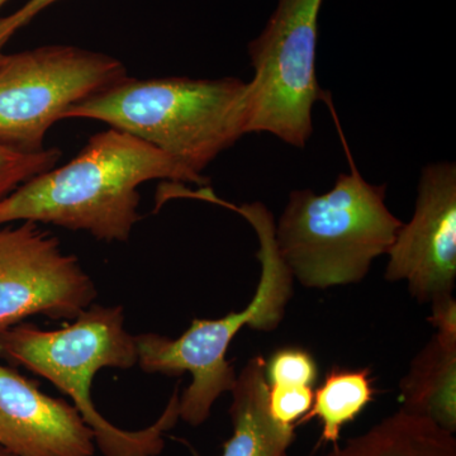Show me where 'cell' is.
<instances>
[{
	"instance_id": "obj_10",
	"label": "cell",
	"mask_w": 456,
	"mask_h": 456,
	"mask_svg": "<svg viewBox=\"0 0 456 456\" xmlns=\"http://www.w3.org/2000/svg\"><path fill=\"white\" fill-rule=\"evenodd\" d=\"M0 446L17 456H93L94 432L79 411L0 364Z\"/></svg>"
},
{
	"instance_id": "obj_20",
	"label": "cell",
	"mask_w": 456,
	"mask_h": 456,
	"mask_svg": "<svg viewBox=\"0 0 456 456\" xmlns=\"http://www.w3.org/2000/svg\"><path fill=\"white\" fill-rule=\"evenodd\" d=\"M0 456H17L14 455L13 452H9V450L3 448L0 446Z\"/></svg>"
},
{
	"instance_id": "obj_15",
	"label": "cell",
	"mask_w": 456,
	"mask_h": 456,
	"mask_svg": "<svg viewBox=\"0 0 456 456\" xmlns=\"http://www.w3.org/2000/svg\"><path fill=\"white\" fill-rule=\"evenodd\" d=\"M60 159L59 149L22 152L0 143V202L33 176L55 167Z\"/></svg>"
},
{
	"instance_id": "obj_3",
	"label": "cell",
	"mask_w": 456,
	"mask_h": 456,
	"mask_svg": "<svg viewBox=\"0 0 456 456\" xmlns=\"http://www.w3.org/2000/svg\"><path fill=\"white\" fill-rule=\"evenodd\" d=\"M139 137L193 173L248 134L250 86L224 79H131L103 90L66 112Z\"/></svg>"
},
{
	"instance_id": "obj_11",
	"label": "cell",
	"mask_w": 456,
	"mask_h": 456,
	"mask_svg": "<svg viewBox=\"0 0 456 456\" xmlns=\"http://www.w3.org/2000/svg\"><path fill=\"white\" fill-rule=\"evenodd\" d=\"M265 362L263 356H254L237 374L228 411L232 436L224 444L221 456H290L288 450L297 428L279 424L270 415Z\"/></svg>"
},
{
	"instance_id": "obj_1",
	"label": "cell",
	"mask_w": 456,
	"mask_h": 456,
	"mask_svg": "<svg viewBox=\"0 0 456 456\" xmlns=\"http://www.w3.org/2000/svg\"><path fill=\"white\" fill-rule=\"evenodd\" d=\"M194 183L193 173L151 143L110 127L73 160L33 176L0 202V224L29 221L126 242L139 224V187L150 180Z\"/></svg>"
},
{
	"instance_id": "obj_19",
	"label": "cell",
	"mask_w": 456,
	"mask_h": 456,
	"mask_svg": "<svg viewBox=\"0 0 456 456\" xmlns=\"http://www.w3.org/2000/svg\"><path fill=\"white\" fill-rule=\"evenodd\" d=\"M431 316L428 322L444 335L456 336V302L452 296L431 302Z\"/></svg>"
},
{
	"instance_id": "obj_21",
	"label": "cell",
	"mask_w": 456,
	"mask_h": 456,
	"mask_svg": "<svg viewBox=\"0 0 456 456\" xmlns=\"http://www.w3.org/2000/svg\"><path fill=\"white\" fill-rule=\"evenodd\" d=\"M9 0H0V9L4 7V5L7 4Z\"/></svg>"
},
{
	"instance_id": "obj_7",
	"label": "cell",
	"mask_w": 456,
	"mask_h": 456,
	"mask_svg": "<svg viewBox=\"0 0 456 456\" xmlns=\"http://www.w3.org/2000/svg\"><path fill=\"white\" fill-rule=\"evenodd\" d=\"M323 0H278L263 31L248 44V134L268 132L303 149L314 132L312 108L323 92L317 82L318 18Z\"/></svg>"
},
{
	"instance_id": "obj_14",
	"label": "cell",
	"mask_w": 456,
	"mask_h": 456,
	"mask_svg": "<svg viewBox=\"0 0 456 456\" xmlns=\"http://www.w3.org/2000/svg\"><path fill=\"white\" fill-rule=\"evenodd\" d=\"M375 389L370 369L334 368L314 393V403L297 428L317 419L322 425L320 444L338 445L344 426L353 422L373 402Z\"/></svg>"
},
{
	"instance_id": "obj_5",
	"label": "cell",
	"mask_w": 456,
	"mask_h": 456,
	"mask_svg": "<svg viewBox=\"0 0 456 456\" xmlns=\"http://www.w3.org/2000/svg\"><path fill=\"white\" fill-rule=\"evenodd\" d=\"M340 134L350 173L340 174L334 188L320 196L311 189L293 191L275 224L281 259L310 289L362 281L403 224L387 207L386 184L362 178Z\"/></svg>"
},
{
	"instance_id": "obj_12",
	"label": "cell",
	"mask_w": 456,
	"mask_h": 456,
	"mask_svg": "<svg viewBox=\"0 0 456 456\" xmlns=\"http://www.w3.org/2000/svg\"><path fill=\"white\" fill-rule=\"evenodd\" d=\"M401 408L456 431V336L436 334L399 382Z\"/></svg>"
},
{
	"instance_id": "obj_4",
	"label": "cell",
	"mask_w": 456,
	"mask_h": 456,
	"mask_svg": "<svg viewBox=\"0 0 456 456\" xmlns=\"http://www.w3.org/2000/svg\"><path fill=\"white\" fill-rule=\"evenodd\" d=\"M203 200L239 213L251 224L259 240L256 256L261 274L253 299L242 311L230 312L217 320L196 318L187 331L176 338L155 332L136 336L137 365L141 370L167 377L191 375V386L179 398V419L191 428H200L209 419L213 404L236 382L235 368L227 360L231 342L245 326L257 331L277 329L292 298L294 281L279 254L274 216L265 204L235 206L222 200L212 191L203 194Z\"/></svg>"
},
{
	"instance_id": "obj_8",
	"label": "cell",
	"mask_w": 456,
	"mask_h": 456,
	"mask_svg": "<svg viewBox=\"0 0 456 456\" xmlns=\"http://www.w3.org/2000/svg\"><path fill=\"white\" fill-rule=\"evenodd\" d=\"M97 297L77 256L38 224L0 230V332L35 316L73 321Z\"/></svg>"
},
{
	"instance_id": "obj_13",
	"label": "cell",
	"mask_w": 456,
	"mask_h": 456,
	"mask_svg": "<svg viewBox=\"0 0 456 456\" xmlns=\"http://www.w3.org/2000/svg\"><path fill=\"white\" fill-rule=\"evenodd\" d=\"M323 456H456L455 434L399 408Z\"/></svg>"
},
{
	"instance_id": "obj_6",
	"label": "cell",
	"mask_w": 456,
	"mask_h": 456,
	"mask_svg": "<svg viewBox=\"0 0 456 456\" xmlns=\"http://www.w3.org/2000/svg\"><path fill=\"white\" fill-rule=\"evenodd\" d=\"M127 77L116 57L51 45L0 53V143L22 152L45 150V137L70 108Z\"/></svg>"
},
{
	"instance_id": "obj_2",
	"label": "cell",
	"mask_w": 456,
	"mask_h": 456,
	"mask_svg": "<svg viewBox=\"0 0 456 456\" xmlns=\"http://www.w3.org/2000/svg\"><path fill=\"white\" fill-rule=\"evenodd\" d=\"M0 359L40 375L70 397L103 456H159L165 434L180 419L179 387L163 415L142 430L117 428L95 407L90 391L98 371L137 365L136 336L126 329L122 305H92L59 330L20 323L0 332Z\"/></svg>"
},
{
	"instance_id": "obj_18",
	"label": "cell",
	"mask_w": 456,
	"mask_h": 456,
	"mask_svg": "<svg viewBox=\"0 0 456 456\" xmlns=\"http://www.w3.org/2000/svg\"><path fill=\"white\" fill-rule=\"evenodd\" d=\"M57 2L60 0H28L14 13L0 18V53L20 29L31 23L38 14Z\"/></svg>"
},
{
	"instance_id": "obj_17",
	"label": "cell",
	"mask_w": 456,
	"mask_h": 456,
	"mask_svg": "<svg viewBox=\"0 0 456 456\" xmlns=\"http://www.w3.org/2000/svg\"><path fill=\"white\" fill-rule=\"evenodd\" d=\"M311 387L269 386V412L279 424L296 426L314 403Z\"/></svg>"
},
{
	"instance_id": "obj_9",
	"label": "cell",
	"mask_w": 456,
	"mask_h": 456,
	"mask_svg": "<svg viewBox=\"0 0 456 456\" xmlns=\"http://www.w3.org/2000/svg\"><path fill=\"white\" fill-rule=\"evenodd\" d=\"M388 281H407L421 305L452 296L456 283V165L422 170L412 220L402 224L388 253Z\"/></svg>"
},
{
	"instance_id": "obj_16",
	"label": "cell",
	"mask_w": 456,
	"mask_h": 456,
	"mask_svg": "<svg viewBox=\"0 0 456 456\" xmlns=\"http://www.w3.org/2000/svg\"><path fill=\"white\" fill-rule=\"evenodd\" d=\"M268 386L314 387L318 379L316 360L301 347H283L265 362Z\"/></svg>"
}]
</instances>
